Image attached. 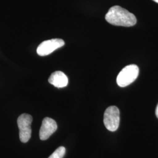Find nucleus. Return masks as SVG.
I'll use <instances>...</instances> for the list:
<instances>
[{"mask_svg": "<svg viewBox=\"0 0 158 158\" xmlns=\"http://www.w3.org/2000/svg\"><path fill=\"white\" fill-rule=\"evenodd\" d=\"M106 20L113 25L130 27L136 23L135 16L128 10L118 6L110 8L106 15Z\"/></svg>", "mask_w": 158, "mask_h": 158, "instance_id": "1", "label": "nucleus"}, {"mask_svg": "<svg viewBox=\"0 0 158 158\" xmlns=\"http://www.w3.org/2000/svg\"><path fill=\"white\" fill-rule=\"evenodd\" d=\"M139 68L136 64L125 66L117 77V83L121 87H124L133 83L138 76Z\"/></svg>", "mask_w": 158, "mask_h": 158, "instance_id": "2", "label": "nucleus"}, {"mask_svg": "<svg viewBox=\"0 0 158 158\" xmlns=\"http://www.w3.org/2000/svg\"><path fill=\"white\" fill-rule=\"evenodd\" d=\"M32 122V116L27 114H21L17 119L18 127L19 130V139L23 143L27 142L31 137Z\"/></svg>", "mask_w": 158, "mask_h": 158, "instance_id": "3", "label": "nucleus"}, {"mask_svg": "<svg viewBox=\"0 0 158 158\" xmlns=\"http://www.w3.org/2000/svg\"><path fill=\"white\" fill-rule=\"evenodd\" d=\"M119 111L115 106L108 107L104 114V124L106 128L110 131H115L119 125Z\"/></svg>", "mask_w": 158, "mask_h": 158, "instance_id": "4", "label": "nucleus"}, {"mask_svg": "<svg viewBox=\"0 0 158 158\" xmlns=\"http://www.w3.org/2000/svg\"><path fill=\"white\" fill-rule=\"evenodd\" d=\"M64 45V42L61 39L47 40L40 44L37 48L36 52L40 56H45Z\"/></svg>", "mask_w": 158, "mask_h": 158, "instance_id": "5", "label": "nucleus"}, {"mask_svg": "<svg viewBox=\"0 0 158 158\" xmlns=\"http://www.w3.org/2000/svg\"><path fill=\"white\" fill-rule=\"evenodd\" d=\"M57 128L56 121L53 119L46 117L44 119L40 131V139L42 141L48 139Z\"/></svg>", "mask_w": 158, "mask_h": 158, "instance_id": "6", "label": "nucleus"}, {"mask_svg": "<svg viewBox=\"0 0 158 158\" xmlns=\"http://www.w3.org/2000/svg\"><path fill=\"white\" fill-rule=\"evenodd\" d=\"M49 83L57 88H63L68 85V77L62 72L56 71L52 74L48 79Z\"/></svg>", "mask_w": 158, "mask_h": 158, "instance_id": "7", "label": "nucleus"}, {"mask_svg": "<svg viewBox=\"0 0 158 158\" xmlns=\"http://www.w3.org/2000/svg\"><path fill=\"white\" fill-rule=\"evenodd\" d=\"M66 153V149L63 147H59L48 158H63Z\"/></svg>", "mask_w": 158, "mask_h": 158, "instance_id": "8", "label": "nucleus"}, {"mask_svg": "<svg viewBox=\"0 0 158 158\" xmlns=\"http://www.w3.org/2000/svg\"><path fill=\"white\" fill-rule=\"evenodd\" d=\"M155 114H156V116L158 118V104L157 105V107L156 108V111H155Z\"/></svg>", "mask_w": 158, "mask_h": 158, "instance_id": "9", "label": "nucleus"}, {"mask_svg": "<svg viewBox=\"0 0 158 158\" xmlns=\"http://www.w3.org/2000/svg\"><path fill=\"white\" fill-rule=\"evenodd\" d=\"M153 1H155V2H156V3H158V0H153Z\"/></svg>", "mask_w": 158, "mask_h": 158, "instance_id": "10", "label": "nucleus"}]
</instances>
